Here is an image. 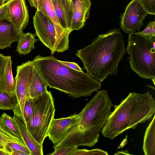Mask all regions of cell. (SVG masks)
Returning <instances> with one entry per match:
<instances>
[{
    "mask_svg": "<svg viewBox=\"0 0 155 155\" xmlns=\"http://www.w3.org/2000/svg\"><path fill=\"white\" fill-rule=\"evenodd\" d=\"M120 29H111L99 35L92 43L76 53L82 61L87 73L101 82L109 74L116 75L120 61L126 52Z\"/></svg>",
    "mask_w": 155,
    "mask_h": 155,
    "instance_id": "cell-1",
    "label": "cell"
},
{
    "mask_svg": "<svg viewBox=\"0 0 155 155\" xmlns=\"http://www.w3.org/2000/svg\"><path fill=\"white\" fill-rule=\"evenodd\" d=\"M113 106L107 91H97L78 113L79 117L75 125L59 142L54 144V149L66 145L94 146Z\"/></svg>",
    "mask_w": 155,
    "mask_h": 155,
    "instance_id": "cell-2",
    "label": "cell"
},
{
    "mask_svg": "<svg viewBox=\"0 0 155 155\" xmlns=\"http://www.w3.org/2000/svg\"><path fill=\"white\" fill-rule=\"evenodd\" d=\"M32 62L51 88H54L74 98L90 96L101 88V82L87 73L68 68L52 55H38Z\"/></svg>",
    "mask_w": 155,
    "mask_h": 155,
    "instance_id": "cell-3",
    "label": "cell"
},
{
    "mask_svg": "<svg viewBox=\"0 0 155 155\" xmlns=\"http://www.w3.org/2000/svg\"><path fill=\"white\" fill-rule=\"evenodd\" d=\"M114 106V110L101 131L104 137L111 140L149 120L155 114V100L149 91L130 93L119 104Z\"/></svg>",
    "mask_w": 155,
    "mask_h": 155,
    "instance_id": "cell-4",
    "label": "cell"
},
{
    "mask_svg": "<svg viewBox=\"0 0 155 155\" xmlns=\"http://www.w3.org/2000/svg\"><path fill=\"white\" fill-rule=\"evenodd\" d=\"M127 51L130 68L140 77L151 80L155 85V48L139 32L129 34Z\"/></svg>",
    "mask_w": 155,
    "mask_h": 155,
    "instance_id": "cell-5",
    "label": "cell"
},
{
    "mask_svg": "<svg viewBox=\"0 0 155 155\" xmlns=\"http://www.w3.org/2000/svg\"><path fill=\"white\" fill-rule=\"evenodd\" d=\"M32 99L33 113L31 120L26 126L36 141L43 145L54 118L55 109L54 98L51 91H48Z\"/></svg>",
    "mask_w": 155,
    "mask_h": 155,
    "instance_id": "cell-6",
    "label": "cell"
},
{
    "mask_svg": "<svg viewBox=\"0 0 155 155\" xmlns=\"http://www.w3.org/2000/svg\"><path fill=\"white\" fill-rule=\"evenodd\" d=\"M34 65L32 61L23 63L17 66L16 75L15 78V93L18 103L12 110L14 116L23 117V110L26 101L31 97L30 87L31 82Z\"/></svg>",
    "mask_w": 155,
    "mask_h": 155,
    "instance_id": "cell-7",
    "label": "cell"
},
{
    "mask_svg": "<svg viewBox=\"0 0 155 155\" xmlns=\"http://www.w3.org/2000/svg\"><path fill=\"white\" fill-rule=\"evenodd\" d=\"M33 23L36 35L50 50L51 54L56 52L59 53L55 28L50 19L41 12L36 11L33 17Z\"/></svg>",
    "mask_w": 155,
    "mask_h": 155,
    "instance_id": "cell-8",
    "label": "cell"
},
{
    "mask_svg": "<svg viewBox=\"0 0 155 155\" xmlns=\"http://www.w3.org/2000/svg\"><path fill=\"white\" fill-rule=\"evenodd\" d=\"M148 14L140 0H132L127 5L124 12L120 16V25L123 31L129 34L139 29Z\"/></svg>",
    "mask_w": 155,
    "mask_h": 155,
    "instance_id": "cell-9",
    "label": "cell"
},
{
    "mask_svg": "<svg viewBox=\"0 0 155 155\" xmlns=\"http://www.w3.org/2000/svg\"><path fill=\"white\" fill-rule=\"evenodd\" d=\"M48 17L54 24L56 30V38L59 52L68 50L69 47V32L60 25L55 12L51 0H38L36 8Z\"/></svg>",
    "mask_w": 155,
    "mask_h": 155,
    "instance_id": "cell-10",
    "label": "cell"
},
{
    "mask_svg": "<svg viewBox=\"0 0 155 155\" xmlns=\"http://www.w3.org/2000/svg\"><path fill=\"white\" fill-rule=\"evenodd\" d=\"M79 117L75 113L68 117L53 120L49 128L47 137L54 144L57 143L75 125Z\"/></svg>",
    "mask_w": 155,
    "mask_h": 155,
    "instance_id": "cell-11",
    "label": "cell"
},
{
    "mask_svg": "<svg viewBox=\"0 0 155 155\" xmlns=\"http://www.w3.org/2000/svg\"><path fill=\"white\" fill-rule=\"evenodd\" d=\"M8 20L21 31L28 24L29 16L25 0H10L8 7Z\"/></svg>",
    "mask_w": 155,
    "mask_h": 155,
    "instance_id": "cell-12",
    "label": "cell"
},
{
    "mask_svg": "<svg viewBox=\"0 0 155 155\" xmlns=\"http://www.w3.org/2000/svg\"><path fill=\"white\" fill-rule=\"evenodd\" d=\"M73 16L70 30H78L82 28L89 18L91 5L90 0H71Z\"/></svg>",
    "mask_w": 155,
    "mask_h": 155,
    "instance_id": "cell-13",
    "label": "cell"
},
{
    "mask_svg": "<svg viewBox=\"0 0 155 155\" xmlns=\"http://www.w3.org/2000/svg\"><path fill=\"white\" fill-rule=\"evenodd\" d=\"M23 33L8 19L0 20V49L11 47L12 43L18 41Z\"/></svg>",
    "mask_w": 155,
    "mask_h": 155,
    "instance_id": "cell-14",
    "label": "cell"
},
{
    "mask_svg": "<svg viewBox=\"0 0 155 155\" xmlns=\"http://www.w3.org/2000/svg\"><path fill=\"white\" fill-rule=\"evenodd\" d=\"M51 0L60 25L64 29L71 33L73 16V6L71 0Z\"/></svg>",
    "mask_w": 155,
    "mask_h": 155,
    "instance_id": "cell-15",
    "label": "cell"
},
{
    "mask_svg": "<svg viewBox=\"0 0 155 155\" xmlns=\"http://www.w3.org/2000/svg\"><path fill=\"white\" fill-rule=\"evenodd\" d=\"M13 118L19 130L22 139L32 155H43V145L39 143L29 131L22 118L14 116Z\"/></svg>",
    "mask_w": 155,
    "mask_h": 155,
    "instance_id": "cell-16",
    "label": "cell"
},
{
    "mask_svg": "<svg viewBox=\"0 0 155 155\" xmlns=\"http://www.w3.org/2000/svg\"><path fill=\"white\" fill-rule=\"evenodd\" d=\"M12 64L11 56H5V67L0 80V90L7 92H15V81L13 75Z\"/></svg>",
    "mask_w": 155,
    "mask_h": 155,
    "instance_id": "cell-17",
    "label": "cell"
},
{
    "mask_svg": "<svg viewBox=\"0 0 155 155\" xmlns=\"http://www.w3.org/2000/svg\"><path fill=\"white\" fill-rule=\"evenodd\" d=\"M33 65V75L30 87V95L32 98L48 91L47 89L48 86L47 83L42 78L36 66Z\"/></svg>",
    "mask_w": 155,
    "mask_h": 155,
    "instance_id": "cell-18",
    "label": "cell"
},
{
    "mask_svg": "<svg viewBox=\"0 0 155 155\" xmlns=\"http://www.w3.org/2000/svg\"><path fill=\"white\" fill-rule=\"evenodd\" d=\"M155 115L146 128L143 142V149L145 155H155Z\"/></svg>",
    "mask_w": 155,
    "mask_h": 155,
    "instance_id": "cell-19",
    "label": "cell"
},
{
    "mask_svg": "<svg viewBox=\"0 0 155 155\" xmlns=\"http://www.w3.org/2000/svg\"><path fill=\"white\" fill-rule=\"evenodd\" d=\"M36 35L30 32L23 33L18 41L16 51L21 55H26L34 49L35 44L38 39Z\"/></svg>",
    "mask_w": 155,
    "mask_h": 155,
    "instance_id": "cell-20",
    "label": "cell"
},
{
    "mask_svg": "<svg viewBox=\"0 0 155 155\" xmlns=\"http://www.w3.org/2000/svg\"><path fill=\"white\" fill-rule=\"evenodd\" d=\"M0 125L12 135L22 139L13 117H11L5 112L3 113L0 116Z\"/></svg>",
    "mask_w": 155,
    "mask_h": 155,
    "instance_id": "cell-21",
    "label": "cell"
},
{
    "mask_svg": "<svg viewBox=\"0 0 155 155\" xmlns=\"http://www.w3.org/2000/svg\"><path fill=\"white\" fill-rule=\"evenodd\" d=\"M17 103L15 92H7L0 90V109L13 110Z\"/></svg>",
    "mask_w": 155,
    "mask_h": 155,
    "instance_id": "cell-22",
    "label": "cell"
},
{
    "mask_svg": "<svg viewBox=\"0 0 155 155\" xmlns=\"http://www.w3.org/2000/svg\"><path fill=\"white\" fill-rule=\"evenodd\" d=\"M11 142H15L26 145L22 139L12 135L0 125V150H3L8 154L6 147L8 144Z\"/></svg>",
    "mask_w": 155,
    "mask_h": 155,
    "instance_id": "cell-23",
    "label": "cell"
},
{
    "mask_svg": "<svg viewBox=\"0 0 155 155\" xmlns=\"http://www.w3.org/2000/svg\"><path fill=\"white\" fill-rule=\"evenodd\" d=\"M33 111V103L32 98L30 97L26 101L23 108V119L26 126L31 120Z\"/></svg>",
    "mask_w": 155,
    "mask_h": 155,
    "instance_id": "cell-24",
    "label": "cell"
},
{
    "mask_svg": "<svg viewBox=\"0 0 155 155\" xmlns=\"http://www.w3.org/2000/svg\"><path fill=\"white\" fill-rule=\"evenodd\" d=\"M76 145H62L55 148L54 151L49 155H72L78 148Z\"/></svg>",
    "mask_w": 155,
    "mask_h": 155,
    "instance_id": "cell-25",
    "label": "cell"
},
{
    "mask_svg": "<svg viewBox=\"0 0 155 155\" xmlns=\"http://www.w3.org/2000/svg\"><path fill=\"white\" fill-rule=\"evenodd\" d=\"M6 149L9 155H11L12 150L24 153L27 155H32L30 150L26 145L15 142H11L8 143Z\"/></svg>",
    "mask_w": 155,
    "mask_h": 155,
    "instance_id": "cell-26",
    "label": "cell"
},
{
    "mask_svg": "<svg viewBox=\"0 0 155 155\" xmlns=\"http://www.w3.org/2000/svg\"><path fill=\"white\" fill-rule=\"evenodd\" d=\"M108 155L107 151L99 149L91 150L77 149L72 155Z\"/></svg>",
    "mask_w": 155,
    "mask_h": 155,
    "instance_id": "cell-27",
    "label": "cell"
},
{
    "mask_svg": "<svg viewBox=\"0 0 155 155\" xmlns=\"http://www.w3.org/2000/svg\"><path fill=\"white\" fill-rule=\"evenodd\" d=\"M139 32L148 38L155 37V21L150 22L144 30Z\"/></svg>",
    "mask_w": 155,
    "mask_h": 155,
    "instance_id": "cell-28",
    "label": "cell"
},
{
    "mask_svg": "<svg viewBox=\"0 0 155 155\" xmlns=\"http://www.w3.org/2000/svg\"><path fill=\"white\" fill-rule=\"evenodd\" d=\"M143 8L148 14L155 15V0H140Z\"/></svg>",
    "mask_w": 155,
    "mask_h": 155,
    "instance_id": "cell-29",
    "label": "cell"
},
{
    "mask_svg": "<svg viewBox=\"0 0 155 155\" xmlns=\"http://www.w3.org/2000/svg\"><path fill=\"white\" fill-rule=\"evenodd\" d=\"M10 0H8L3 5L0 7V20L8 19V7Z\"/></svg>",
    "mask_w": 155,
    "mask_h": 155,
    "instance_id": "cell-30",
    "label": "cell"
},
{
    "mask_svg": "<svg viewBox=\"0 0 155 155\" xmlns=\"http://www.w3.org/2000/svg\"><path fill=\"white\" fill-rule=\"evenodd\" d=\"M64 66L78 71H83L82 69L77 63L74 62L65 61L58 60Z\"/></svg>",
    "mask_w": 155,
    "mask_h": 155,
    "instance_id": "cell-31",
    "label": "cell"
},
{
    "mask_svg": "<svg viewBox=\"0 0 155 155\" xmlns=\"http://www.w3.org/2000/svg\"><path fill=\"white\" fill-rule=\"evenodd\" d=\"M5 67V56L0 53V80L4 74Z\"/></svg>",
    "mask_w": 155,
    "mask_h": 155,
    "instance_id": "cell-32",
    "label": "cell"
},
{
    "mask_svg": "<svg viewBox=\"0 0 155 155\" xmlns=\"http://www.w3.org/2000/svg\"><path fill=\"white\" fill-rule=\"evenodd\" d=\"M28 2L32 7L37 8L38 0H28Z\"/></svg>",
    "mask_w": 155,
    "mask_h": 155,
    "instance_id": "cell-33",
    "label": "cell"
},
{
    "mask_svg": "<svg viewBox=\"0 0 155 155\" xmlns=\"http://www.w3.org/2000/svg\"><path fill=\"white\" fill-rule=\"evenodd\" d=\"M115 155H122V154H125V155H130L129 151L127 150L125 151H120L118 152L117 153H115Z\"/></svg>",
    "mask_w": 155,
    "mask_h": 155,
    "instance_id": "cell-34",
    "label": "cell"
},
{
    "mask_svg": "<svg viewBox=\"0 0 155 155\" xmlns=\"http://www.w3.org/2000/svg\"><path fill=\"white\" fill-rule=\"evenodd\" d=\"M148 39L151 43L153 47L155 48V37L148 38Z\"/></svg>",
    "mask_w": 155,
    "mask_h": 155,
    "instance_id": "cell-35",
    "label": "cell"
},
{
    "mask_svg": "<svg viewBox=\"0 0 155 155\" xmlns=\"http://www.w3.org/2000/svg\"><path fill=\"white\" fill-rule=\"evenodd\" d=\"M27 155L26 154L18 151L12 150L11 155Z\"/></svg>",
    "mask_w": 155,
    "mask_h": 155,
    "instance_id": "cell-36",
    "label": "cell"
},
{
    "mask_svg": "<svg viewBox=\"0 0 155 155\" xmlns=\"http://www.w3.org/2000/svg\"><path fill=\"white\" fill-rule=\"evenodd\" d=\"M0 155H8V154L5 152L0 150Z\"/></svg>",
    "mask_w": 155,
    "mask_h": 155,
    "instance_id": "cell-37",
    "label": "cell"
},
{
    "mask_svg": "<svg viewBox=\"0 0 155 155\" xmlns=\"http://www.w3.org/2000/svg\"><path fill=\"white\" fill-rule=\"evenodd\" d=\"M5 0H0V7L3 5L5 3Z\"/></svg>",
    "mask_w": 155,
    "mask_h": 155,
    "instance_id": "cell-38",
    "label": "cell"
}]
</instances>
